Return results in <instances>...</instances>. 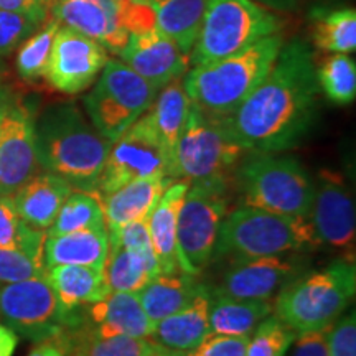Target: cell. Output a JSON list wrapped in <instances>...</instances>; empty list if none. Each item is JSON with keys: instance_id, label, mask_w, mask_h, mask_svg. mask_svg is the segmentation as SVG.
<instances>
[{"instance_id": "1", "label": "cell", "mask_w": 356, "mask_h": 356, "mask_svg": "<svg viewBox=\"0 0 356 356\" xmlns=\"http://www.w3.org/2000/svg\"><path fill=\"white\" fill-rule=\"evenodd\" d=\"M318 95L310 48L293 40L282 44L259 86L221 121L249 152L279 154L309 136L318 119Z\"/></svg>"}, {"instance_id": "2", "label": "cell", "mask_w": 356, "mask_h": 356, "mask_svg": "<svg viewBox=\"0 0 356 356\" xmlns=\"http://www.w3.org/2000/svg\"><path fill=\"white\" fill-rule=\"evenodd\" d=\"M35 144L43 170L65 178L74 190L95 193L111 142L74 102L48 106L35 119Z\"/></svg>"}, {"instance_id": "3", "label": "cell", "mask_w": 356, "mask_h": 356, "mask_svg": "<svg viewBox=\"0 0 356 356\" xmlns=\"http://www.w3.org/2000/svg\"><path fill=\"white\" fill-rule=\"evenodd\" d=\"M282 44L275 33L222 60L195 65L181 81L191 104L211 118H228L267 76Z\"/></svg>"}, {"instance_id": "4", "label": "cell", "mask_w": 356, "mask_h": 356, "mask_svg": "<svg viewBox=\"0 0 356 356\" xmlns=\"http://www.w3.org/2000/svg\"><path fill=\"white\" fill-rule=\"evenodd\" d=\"M315 246H318L317 236L307 218L279 215L243 204L228 211L222 220L213 259L231 257L244 261Z\"/></svg>"}, {"instance_id": "5", "label": "cell", "mask_w": 356, "mask_h": 356, "mask_svg": "<svg viewBox=\"0 0 356 356\" xmlns=\"http://www.w3.org/2000/svg\"><path fill=\"white\" fill-rule=\"evenodd\" d=\"M356 291L353 259H337L280 289L275 315L296 333L332 327L348 309Z\"/></svg>"}, {"instance_id": "6", "label": "cell", "mask_w": 356, "mask_h": 356, "mask_svg": "<svg viewBox=\"0 0 356 356\" xmlns=\"http://www.w3.org/2000/svg\"><path fill=\"white\" fill-rule=\"evenodd\" d=\"M244 204L310 220L315 184L296 157L252 152L236 170Z\"/></svg>"}, {"instance_id": "7", "label": "cell", "mask_w": 356, "mask_h": 356, "mask_svg": "<svg viewBox=\"0 0 356 356\" xmlns=\"http://www.w3.org/2000/svg\"><path fill=\"white\" fill-rule=\"evenodd\" d=\"M282 26L277 13L252 0H208L197 42L190 51V63L195 66L222 60L279 33Z\"/></svg>"}, {"instance_id": "8", "label": "cell", "mask_w": 356, "mask_h": 356, "mask_svg": "<svg viewBox=\"0 0 356 356\" xmlns=\"http://www.w3.org/2000/svg\"><path fill=\"white\" fill-rule=\"evenodd\" d=\"M226 177H211L190 184L177 225V256L181 273L200 275L215 252L218 231L228 215Z\"/></svg>"}, {"instance_id": "9", "label": "cell", "mask_w": 356, "mask_h": 356, "mask_svg": "<svg viewBox=\"0 0 356 356\" xmlns=\"http://www.w3.org/2000/svg\"><path fill=\"white\" fill-rule=\"evenodd\" d=\"M249 150L228 132L221 119L211 118L191 104L188 119L173 149L168 177L195 181L226 177L241 163Z\"/></svg>"}, {"instance_id": "10", "label": "cell", "mask_w": 356, "mask_h": 356, "mask_svg": "<svg viewBox=\"0 0 356 356\" xmlns=\"http://www.w3.org/2000/svg\"><path fill=\"white\" fill-rule=\"evenodd\" d=\"M159 89L121 60H108L95 88L84 96L89 122L108 142L118 140L147 113Z\"/></svg>"}, {"instance_id": "11", "label": "cell", "mask_w": 356, "mask_h": 356, "mask_svg": "<svg viewBox=\"0 0 356 356\" xmlns=\"http://www.w3.org/2000/svg\"><path fill=\"white\" fill-rule=\"evenodd\" d=\"M51 13L61 25L114 55L126 47L131 33L157 26L149 0H55Z\"/></svg>"}, {"instance_id": "12", "label": "cell", "mask_w": 356, "mask_h": 356, "mask_svg": "<svg viewBox=\"0 0 356 356\" xmlns=\"http://www.w3.org/2000/svg\"><path fill=\"white\" fill-rule=\"evenodd\" d=\"M0 320L26 340H47L81 325L79 310L68 312L56 299L47 275L0 286Z\"/></svg>"}, {"instance_id": "13", "label": "cell", "mask_w": 356, "mask_h": 356, "mask_svg": "<svg viewBox=\"0 0 356 356\" xmlns=\"http://www.w3.org/2000/svg\"><path fill=\"white\" fill-rule=\"evenodd\" d=\"M170 159L160 144L150 119L140 115L118 140L111 142L96 185V197L108 195L134 180L167 175Z\"/></svg>"}, {"instance_id": "14", "label": "cell", "mask_w": 356, "mask_h": 356, "mask_svg": "<svg viewBox=\"0 0 356 356\" xmlns=\"http://www.w3.org/2000/svg\"><path fill=\"white\" fill-rule=\"evenodd\" d=\"M95 40L61 25L53 40L44 78L63 95L86 91L108 63L109 55Z\"/></svg>"}, {"instance_id": "15", "label": "cell", "mask_w": 356, "mask_h": 356, "mask_svg": "<svg viewBox=\"0 0 356 356\" xmlns=\"http://www.w3.org/2000/svg\"><path fill=\"white\" fill-rule=\"evenodd\" d=\"M40 170L35 118L29 106L13 97L0 121V195L12 197Z\"/></svg>"}, {"instance_id": "16", "label": "cell", "mask_w": 356, "mask_h": 356, "mask_svg": "<svg viewBox=\"0 0 356 356\" xmlns=\"http://www.w3.org/2000/svg\"><path fill=\"white\" fill-rule=\"evenodd\" d=\"M310 222L318 244L353 252L356 236L355 202L350 186L338 172H318Z\"/></svg>"}, {"instance_id": "17", "label": "cell", "mask_w": 356, "mask_h": 356, "mask_svg": "<svg viewBox=\"0 0 356 356\" xmlns=\"http://www.w3.org/2000/svg\"><path fill=\"white\" fill-rule=\"evenodd\" d=\"M119 60L159 91L165 84L181 79L190 70V55L157 26L129 35Z\"/></svg>"}, {"instance_id": "18", "label": "cell", "mask_w": 356, "mask_h": 356, "mask_svg": "<svg viewBox=\"0 0 356 356\" xmlns=\"http://www.w3.org/2000/svg\"><path fill=\"white\" fill-rule=\"evenodd\" d=\"M155 323L132 292H111L104 299L86 305L78 330L92 338L126 335L136 338L152 337Z\"/></svg>"}, {"instance_id": "19", "label": "cell", "mask_w": 356, "mask_h": 356, "mask_svg": "<svg viewBox=\"0 0 356 356\" xmlns=\"http://www.w3.org/2000/svg\"><path fill=\"white\" fill-rule=\"evenodd\" d=\"M297 266L279 256L234 261L216 293L234 299H270L293 277Z\"/></svg>"}, {"instance_id": "20", "label": "cell", "mask_w": 356, "mask_h": 356, "mask_svg": "<svg viewBox=\"0 0 356 356\" xmlns=\"http://www.w3.org/2000/svg\"><path fill=\"white\" fill-rule=\"evenodd\" d=\"M172 181L173 178L167 175L140 178L108 195L97 197L108 234L121 229L127 222L149 216Z\"/></svg>"}, {"instance_id": "21", "label": "cell", "mask_w": 356, "mask_h": 356, "mask_svg": "<svg viewBox=\"0 0 356 356\" xmlns=\"http://www.w3.org/2000/svg\"><path fill=\"white\" fill-rule=\"evenodd\" d=\"M74 188L65 178L40 170L12 195L17 211L26 225L48 231Z\"/></svg>"}, {"instance_id": "22", "label": "cell", "mask_w": 356, "mask_h": 356, "mask_svg": "<svg viewBox=\"0 0 356 356\" xmlns=\"http://www.w3.org/2000/svg\"><path fill=\"white\" fill-rule=\"evenodd\" d=\"M190 184L185 178L173 180L149 215L150 238L162 274L181 273L177 256V225Z\"/></svg>"}, {"instance_id": "23", "label": "cell", "mask_w": 356, "mask_h": 356, "mask_svg": "<svg viewBox=\"0 0 356 356\" xmlns=\"http://www.w3.org/2000/svg\"><path fill=\"white\" fill-rule=\"evenodd\" d=\"M210 287L198 293L190 305L155 323L150 340L168 351H190L210 335Z\"/></svg>"}, {"instance_id": "24", "label": "cell", "mask_w": 356, "mask_h": 356, "mask_svg": "<svg viewBox=\"0 0 356 356\" xmlns=\"http://www.w3.org/2000/svg\"><path fill=\"white\" fill-rule=\"evenodd\" d=\"M47 279L61 307L76 312L109 296L111 289L104 269L89 266H53L47 269Z\"/></svg>"}, {"instance_id": "25", "label": "cell", "mask_w": 356, "mask_h": 356, "mask_svg": "<svg viewBox=\"0 0 356 356\" xmlns=\"http://www.w3.org/2000/svg\"><path fill=\"white\" fill-rule=\"evenodd\" d=\"M207 289L208 286L198 279V275L186 273L160 274L137 292V297L147 317L157 323L185 309Z\"/></svg>"}, {"instance_id": "26", "label": "cell", "mask_w": 356, "mask_h": 356, "mask_svg": "<svg viewBox=\"0 0 356 356\" xmlns=\"http://www.w3.org/2000/svg\"><path fill=\"white\" fill-rule=\"evenodd\" d=\"M109 252L106 229H83L60 236H47L44 266H89L104 269Z\"/></svg>"}, {"instance_id": "27", "label": "cell", "mask_w": 356, "mask_h": 356, "mask_svg": "<svg viewBox=\"0 0 356 356\" xmlns=\"http://www.w3.org/2000/svg\"><path fill=\"white\" fill-rule=\"evenodd\" d=\"M270 299H234L211 292L210 330L216 335L251 337L254 328L273 314Z\"/></svg>"}, {"instance_id": "28", "label": "cell", "mask_w": 356, "mask_h": 356, "mask_svg": "<svg viewBox=\"0 0 356 356\" xmlns=\"http://www.w3.org/2000/svg\"><path fill=\"white\" fill-rule=\"evenodd\" d=\"M190 109L191 101L181 84V79H175L160 89L152 106L145 113L170 160L178 137L188 119Z\"/></svg>"}, {"instance_id": "29", "label": "cell", "mask_w": 356, "mask_h": 356, "mask_svg": "<svg viewBox=\"0 0 356 356\" xmlns=\"http://www.w3.org/2000/svg\"><path fill=\"white\" fill-rule=\"evenodd\" d=\"M155 13V25L168 35L185 53L197 42L208 0H149Z\"/></svg>"}, {"instance_id": "30", "label": "cell", "mask_w": 356, "mask_h": 356, "mask_svg": "<svg viewBox=\"0 0 356 356\" xmlns=\"http://www.w3.org/2000/svg\"><path fill=\"white\" fill-rule=\"evenodd\" d=\"M104 274L111 292L137 293L150 280L162 274V270L155 259H147L131 249L109 244Z\"/></svg>"}, {"instance_id": "31", "label": "cell", "mask_w": 356, "mask_h": 356, "mask_svg": "<svg viewBox=\"0 0 356 356\" xmlns=\"http://www.w3.org/2000/svg\"><path fill=\"white\" fill-rule=\"evenodd\" d=\"M312 42L322 51L353 53L356 50V12L353 7L312 10Z\"/></svg>"}, {"instance_id": "32", "label": "cell", "mask_w": 356, "mask_h": 356, "mask_svg": "<svg viewBox=\"0 0 356 356\" xmlns=\"http://www.w3.org/2000/svg\"><path fill=\"white\" fill-rule=\"evenodd\" d=\"M83 229H106L99 198L89 191L73 190L60 208L47 236H60Z\"/></svg>"}, {"instance_id": "33", "label": "cell", "mask_w": 356, "mask_h": 356, "mask_svg": "<svg viewBox=\"0 0 356 356\" xmlns=\"http://www.w3.org/2000/svg\"><path fill=\"white\" fill-rule=\"evenodd\" d=\"M74 356H160L159 346L150 338L115 335L108 338H92L81 330H73Z\"/></svg>"}, {"instance_id": "34", "label": "cell", "mask_w": 356, "mask_h": 356, "mask_svg": "<svg viewBox=\"0 0 356 356\" xmlns=\"http://www.w3.org/2000/svg\"><path fill=\"white\" fill-rule=\"evenodd\" d=\"M60 26V20L50 17L44 22V25L40 26L37 32L30 35L19 47L15 58V68L17 73L26 81H37L40 78H44L53 40H55V35Z\"/></svg>"}, {"instance_id": "35", "label": "cell", "mask_w": 356, "mask_h": 356, "mask_svg": "<svg viewBox=\"0 0 356 356\" xmlns=\"http://www.w3.org/2000/svg\"><path fill=\"white\" fill-rule=\"evenodd\" d=\"M47 231L35 229L22 220L10 195H0V248L25 249L44 256Z\"/></svg>"}, {"instance_id": "36", "label": "cell", "mask_w": 356, "mask_h": 356, "mask_svg": "<svg viewBox=\"0 0 356 356\" xmlns=\"http://www.w3.org/2000/svg\"><path fill=\"white\" fill-rule=\"evenodd\" d=\"M320 91L332 102L351 104L356 97V66L345 53H333L317 70Z\"/></svg>"}, {"instance_id": "37", "label": "cell", "mask_w": 356, "mask_h": 356, "mask_svg": "<svg viewBox=\"0 0 356 356\" xmlns=\"http://www.w3.org/2000/svg\"><path fill=\"white\" fill-rule=\"evenodd\" d=\"M252 333L254 337L248 341L246 356H284L297 337L277 315L266 317Z\"/></svg>"}, {"instance_id": "38", "label": "cell", "mask_w": 356, "mask_h": 356, "mask_svg": "<svg viewBox=\"0 0 356 356\" xmlns=\"http://www.w3.org/2000/svg\"><path fill=\"white\" fill-rule=\"evenodd\" d=\"M47 275L44 256L25 249L0 248V286Z\"/></svg>"}, {"instance_id": "39", "label": "cell", "mask_w": 356, "mask_h": 356, "mask_svg": "<svg viewBox=\"0 0 356 356\" xmlns=\"http://www.w3.org/2000/svg\"><path fill=\"white\" fill-rule=\"evenodd\" d=\"M42 25L44 22L25 13L0 8V58H6L17 50Z\"/></svg>"}, {"instance_id": "40", "label": "cell", "mask_w": 356, "mask_h": 356, "mask_svg": "<svg viewBox=\"0 0 356 356\" xmlns=\"http://www.w3.org/2000/svg\"><path fill=\"white\" fill-rule=\"evenodd\" d=\"M249 337H228L210 333L190 351H168L159 346L160 356H246Z\"/></svg>"}, {"instance_id": "41", "label": "cell", "mask_w": 356, "mask_h": 356, "mask_svg": "<svg viewBox=\"0 0 356 356\" xmlns=\"http://www.w3.org/2000/svg\"><path fill=\"white\" fill-rule=\"evenodd\" d=\"M108 239L109 244H118V246L131 249L137 254L147 257V259L157 261L149 231V216L127 222L121 229L109 233Z\"/></svg>"}, {"instance_id": "42", "label": "cell", "mask_w": 356, "mask_h": 356, "mask_svg": "<svg viewBox=\"0 0 356 356\" xmlns=\"http://www.w3.org/2000/svg\"><path fill=\"white\" fill-rule=\"evenodd\" d=\"M328 356H356V317L355 310L335 322L327 337Z\"/></svg>"}, {"instance_id": "43", "label": "cell", "mask_w": 356, "mask_h": 356, "mask_svg": "<svg viewBox=\"0 0 356 356\" xmlns=\"http://www.w3.org/2000/svg\"><path fill=\"white\" fill-rule=\"evenodd\" d=\"M330 327L323 330H312L299 333L293 340L292 356H328L327 337Z\"/></svg>"}, {"instance_id": "44", "label": "cell", "mask_w": 356, "mask_h": 356, "mask_svg": "<svg viewBox=\"0 0 356 356\" xmlns=\"http://www.w3.org/2000/svg\"><path fill=\"white\" fill-rule=\"evenodd\" d=\"M55 0H0V8L10 12L25 13L42 22L50 19Z\"/></svg>"}, {"instance_id": "45", "label": "cell", "mask_w": 356, "mask_h": 356, "mask_svg": "<svg viewBox=\"0 0 356 356\" xmlns=\"http://www.w3.org/2000/svg\"><path fill=\"white\" fill-rule=\"evenodd\" d=\"M71 350H73V330H68L38 341L29 356H70Z\"/></svg>"}, {"instance_id": "46", "label": "cell", "mask_w": 356, "mask_h": 356, "mask_svg": "<svg viewBox=\"0 0 356 356\" xmlns=\"http://www.w3.org/2000/svg\"><path fill=\"white\" fill-rule=\"evenodd\" d=\"M17 345H19V335L7 325L0 323V356H13Z\"/></svg>"}, {"instance_id": "47", "label": "cell", "mask_w": 356, "mask_h": 356, "mask_svg": "<svg viewBox=\"0 0 356 356\" xmlns=\"http://www.w3.org/2000/svg\"><path fill=\"white\" fill-rule=\"evenodd\" d=\"M252 2L259 3V6L269 8V10L284 13V12H292L299 7L300 0H252Z\"/></svg>"}, {"instance_id": "48", "label": "cell", "mask_w": 356, "mask_h": 356, "mask_svg": "<svg viewBox=\"0 0 356 356\" xmlns=\"http://www.w3.org/2000/svg\"><path fill=\"white\" fill-rule=\"evenodd\" d=\"M13 99L12 92L8 91V89L3 86H0V121H2L3 114H6V111L8 109V106H10V102Z\"/></svg>"}, {"instance_id": "49", "label": "cell", "mask_w": 356, "mask_h": 356, "mask_svg": "<svg viewBox=\"0 0 356 356\" xmlns=\"http://www.w3.org/2000/svg\"><path fill=\"white\" fill-rule=\"evenodd\" d=\"M0 86H2V83H0Z\"/></svg>"}, {"instance_id": "50", "label": "cell", "mask_w": 356, "mask_h": 356, "mask_svg": "<svg viewBox=\"0 0 356 356\" xmlns=\"http://www.w3.org/2000/svg\"><path fill=\"white\" fill-rule=\"evenodd\" d=\"M70 356H74V355H70Z\"/></svg>"}]
</instances>
